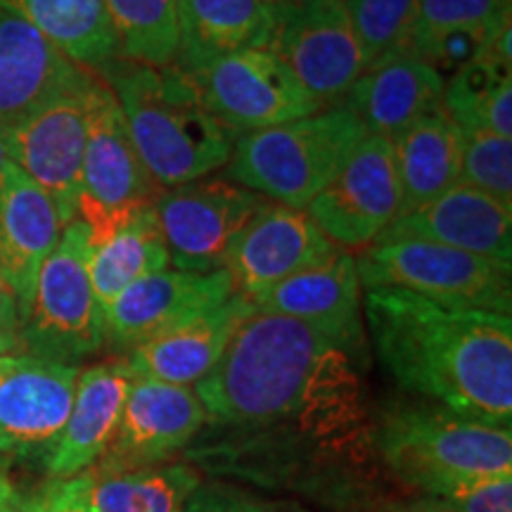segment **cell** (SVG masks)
<instances>
[{
  "label": "cell",
  "mask_w": 512,
  "mask_h": 512,
  "mask_svg": "<svg viewBox=\"0 0 512 512\" xmlns=\"http://www.w3.org/2000/svg\"><path fill=\"white\" fill-rule=\"evenodd\" d=\"M361 366L309 325L254 311L195 384L207 422L185 463L216 482L370 512L389 498Z\"/></svg>",
  "instance_id": "cell-1"
},
{
  "label": "cell",
  "mask_w": 512,
  "mask_h": 512,
  "mask_svg": "<svg viewBox=\"0 0 512 512\" xmlns=\"http://www.w3.org/2000/svg\"><path fill=\"white\" fill-rule=\"evenodd\" d=\"M363 323L377 361L403 392L510 427V316L373 287L363 290Z\"/></svg>",
  "instance_id": "cell-2"
},
{
  "label": "cell",
  "mask_w": 512,
  "mask_h": 512,
  "mask_svg": "<svg viewBox=\"0 0 512 512\" xmlns=\"http://www.w3.org/2000/svg\"><path fill=\"white\" fill-rule=\"evenodd\" d=\"M107 83L150 181L159 190L207 178L228 164L235 136L207 110L190 74L107 60L93 69Z\"/></svg>",
  "instance_id": "cell-3"
},
{
  "label": "cell",
  "mask_w": 512,
  "mask_h": 512,
  "mask_svg": "<svg viewBox=\"0 0 512 512\" xmlns=\"http://www.w3.org/2000/svg\"><path fill=\"white\" fill-rule=\"evenodd\" d=\"M384 475L418 496L472 477L512 475V427L467 418L437 403H399L375 420Z\"/></svg>",
  "instance_id": "cell-4"
},
{
  "label": "cell",
  "mask_w": 512,
  "mask_h": 512,
  "mask_svg": "<svg viewBox=\"0 0 512 512\" xmlns=\"http://www.w3.org/2000/svg\"><path fill=\"white\" fill-rule=\"evenodd\" d=\"M368 136L354 114L328 107L311 117L238 136L226 171L264 200L306 209Z\"/></svg>",
  "instance_id": "cell-5"
},
{
  "label": "cell",
  "mask_w": 512,
  "mask_h": 512,
  "mask_svg": "<svg viewBox=\"0 0 512 512\" xmlns=\"http://www.w3.org/2000/svg\"><path fill=\"white\" fill-rule=\"evenodd\" d=\"M91 233L79 219L67 223L36 275L22 313V349L48 361L79 366L107 344L105 311L88 273Z\"/></svg>",
  "instance_id": "cell-6"
},
{
  "label": "cell",
  "mask_w": 512,
  "mask_h": 512,
  "mask_svg": "<svg viewBox=\"0 0 512 512\" xmlns=\"http://www.w3.org/2000/svg\"><path fill=\"white\" fill-rule=\"evenodd\" d=\"M363 290L394 287L446 306L482 309L510 316L512 268L434 245L425 240H394L370 245L356 256Z\"/></svg>",
  "instance_id": "cell-7"
},
{
  "label": "cell",
  "mask_w": 512,
  "mask_h": 512,
  "mask_svg": "<svg viewBox=\"0 0 512 512\" xmlns=\"http://www.w3.org/2000/svg\"><path fill=\"white\" fill-rule=\"evenodd\" d=\"M271 10L268 50L320 105H339L370 64L342 0H292Z\"/></svg>",
  "instance_id": "cell-8"
},
{
  "label": "cell",
  "mask_w": 512,
  "mask_h": 512,
  "mask_svg": "<svg viewBox=\"0 0 512 512\" xmlns=\"http://www.w3.org/2000/svg\"><path fill=\"white\" fill-rule=\"evenodd\" d=\"M207 110L235 136L325 110L273 50H242L190 74Z\"/></svg>",
  "instance_id": "cell-9"
},
{
  "label": "cell",
  "mask_w": 512,
  "mask_h": 512,
  "mask_svg": "<svg viewBox=\"0 0 512 512\" xmlns=\"http://www.w3.org/2000/svg\"><path fill=\"white\" fill-rule=\"evenodd\" d=\"M159 188L150 181L136 147L128 138L124 117L107 83L93 72L86 107L81 200L76 219L91 235L102 233L128 211L152 204Z\"/></svg>",
  "instance_id": "cell-10"
},
{
  "label": "cell",
  "mask_w": 512,
  "mask_h": 512,
  "mask_svg": "<svg viewBox=\"0 0 512 512\" xmlns=\"http://www.w3.org/2000/svg\"><path fill=\"white\" fill-rule=\"evenodd\" d=\"M266 200L226 178L159 190L152 200L169 261L176 271L211 273L223 268L230 245Z\"/></svg>",
  "instance_id": "cell-11"
},
{
  "label": "cell",
  "mask_w": 512,
  "mask_h": 512,
  "mask_svg": "<svg viewBox=\"0 0 512 512\" xmlns=\"http://www.w3.org/2000/svg\"><path fill=\"white\" fill-rule=\"evenodd\" d=\"M401 211L392 140L368 133L306 214L332 245L351 252L375 245Z\"/></svg>",
  "instance_id": "cell-12"
},
{
  "label": "cell",
  "mask_w": 512,
  "mask_h": 512,
  "mask_svg": "<svg viewBox=\"0 0 512 512\" xmlns=\"http://www.w3.org/2000/svg\"><path fill=\"white\" fill-rule=\"evenodd\" d=\"M86 86L50 102L3 131L8 162L24 171L53 200L64 226L76 219L81 200L83 147H86Z\"/></svg>",
  "instance_id": "cell-13"
},
{
  "label": "cell",
  "mask_w": 512,
  "mask_h": 512,
  "mask_svg": "<svg viewBox=\"0 0 512 512\" xmlns=\"http://www.w3.org/2000/svg\"><path fill=\"white\" fill-rule=\"evenodd\" d=\"M79 370L24 351L0 356V453L50 456L72 411Z\"/></svg>",
  "instance_id": "cell-14"
},
{
  "label": "cell",
  "mask_w": 512,
  "mask_h": 512,
  "mask_svg": "<svg viewBox=\"0 0 512 512\" xmlns=\"http://www.w3.org/2000/svg\"><path fill=\"white\" fill-rule=\"evenodd\" d=\"M207 422L195 387L133 377L110 448L95 465L147 467L185 453Z\"/></svg>",
  "instance_id": "cell-15"
},
{
  "label": "cell",
  "mask_w": 512,
  "mask_h": 512,
  "mask_svg": "<svg viewBox=\"0 0 512 512\" xmlns=\"http://www.w3.org/2000/svg\"><path fill=\"white\" fill-rule=\"evenodd\" d=\"M259 313L285 316L318 330L351 354H366L368 335L363 323V287L356 256L339 249L320 264L292 275L249 299Z\"/></svg>",
  "instance_id": "cell-16"
},
{
  "label": "cell",
  "mask_w": 512,
  "mask_h": 512,
  "mask_svg": "<svg viewBox=\"0 0 512 512\" xmlns=\"http://www.w3.org/2000/svg\"><path fill=\"white\" fill-rule=\"evenodd\" d=\"M339 247L325 238L306 209L266 202L230 245L223 268L247 299L320 264Z\"/></svg>",
  "instance_id": "cell-17"
},
{
  "label": "cell",
  "mask_w": 512,
  "mask_h": 512,
  "mask_svg": "<svg viewBox=\"0 0 512 512\" xmlns=\"http://www.w3.org/2000/svg\"><path fill=\"white\" fill-rule=\"evenodd\" d=\"M425 240L512 268V207L456 183L432 202L399 214L375 240Z\"/></svg>",
  "instance_id": "cell-18"
},
{
  "label": "cell",
  "mask_w": 512,
  "mask_h": 512,
  "mask_svg": "<svg viewBox=\"0 0 512 512\" xmlns=\"http://www.w3.org/2000/svg\"><path fill=\"white\" fill-rule=\"evenodd\" d=\"M238 292L226 268L188 273L176 268L150 273L119 294L105 311L107 342L117 351H131L195 311L219 304Z\"/></svg>",
  "instance_id": "cell-19"
},
{
  "label": "cell",
  "mask_w": 512,
  "mask_h": 512,
  "mask_svg": "<svg viewBox=\"0 0 512 512\" xmlns=\"http://www.w3.org/2000/svg\"><path fill=\"white\" fill-rule=\"evenodd\" d=\"M254 311V304L238 290L128 351V368L143 380L195 387L221 361L230 339Z\"/></svg>",
  "instance_id": "cell-20"
},
{
  "label": "cell",
  "mask_w": 512,
  "mask_h": 512,
  "mask_svg": "<svg viewBox=\"0 0 512 512\" xmlns=\"http://www.w3.org/2000/svg\"><path fill=\"white\" fill-rule=\"evenodd\" d=\"M91 72L67 60L24 19L0 10V131L79 91Z\"/></svg>",
  "instance_id": "cell-21"
},
{
  "label": "cell",
  "mask_w": 512,
  "mask_h": 512,
  "mask_svg": "<svg viewBox=\"0 0 512 512\" xmlns=\"http://www.w3.org/2000/svg\"><path fill=\"white\" fill-rule=\"evenodd\" d=\"M444 88V76L408 43L370 62L337 107L354 114L368 133L392 138L437 110Z\"/></svg>",
  "instance_id": "cell-22"
},
{
  "label": "cell",
  "mask_w": 512,
  "mask_h": 512,
  "mask_svg": "<svg viewBox=\"0 0 512 512\" xmlns=\"http://www.w3.org/2000/svg\"><path fill=\"white\" fill-rule=\"evenodd\" d=\"M62 230L53 200L15 164H5L0 176V280L15 294L19 320Z\"/></svg>",
  "instance_id": "cell-23"
},
{
  "label": "cell",
  "mask_w": 512,
  "mask_h": 512,
  "mask_svg": "<svg viewBox=\"0 0 512 512\" xmlns=\"http://www.w3.org/2000/svg\"><path fill=\"white\" fill-rule=\"evenodd\" d=\"M133 377L136 375L126 358H112L79 370L72 411L46 458L50 479L83 475L105 456L117 434Z\"/></svg>",
  "instance_id": "cell-24"
},
{
  "label": "cell",
  "mask_w": 512,
  "mask_h": 512,
  "mask_svg": "<svg viewBox=\"0 0 512 512\" xmlns=\"http://www.w3.org/2000/svg\"><path fill=\"white\" fill-rule=\"evenodd\" d=\"M178 24L176 67L195 74L226 55L268 48L273 10L266 0H181Z\"/></svg>",
  "instance_id": "cell-25"
},
{
  "label": "cell",
  "mask_w": 512,
  "mask_h": 512,
  "mask_svg": "<svg viewBox=\"0 0 512 512\" xmlns=\"http://www.w3.org/2000/svg\"><path fill=\"white\" fill-rule=\"evenodd\" d=\"M441 107L460 131L512 138V24L470 64L446 79Z\"/></svg>",
  "instance_id": "cell-26"
},
{
  "label": "cell",
  "mask_w": 512,
  "mask_h": 512,
  "mask_svg": "<svg viewBox=\"0 0 512 512\" xmlns=\"http://www.w3.org/2000/svg\"><path fill=\"white\" fill-rule=\"evenodd\" d=\"M389 140L401 188L399 214L432 202L460 181L463 131L441 105Z\"/></svg>",
  "instance_id": "cell-27"
},
{
  "label": "cell",
  "mask_w": 512,
  "mask_h": 512,
  "mask_svg": "<svg viewBox=\"0 0 512 512\" xmlns=\"http://www.w3.org/2000/svg\"><path fill=\"white\" fill-rule=\"evenodd\" d=\"M169 266V249L152 204L128 211L110 228L91 235L88 273L102 311H107L128 285Z\"/></svg>",
  "instance_id": "cell-28"
},
{
  "label": "cell",
  "mask_w": 512,
  "mask_h": 512,
  "mask_svg": "<svg viewBox=\"0 0 512 512\" xmlns=\"http://www.w3.org/2000/svg\"><path fill=\"white\" fill-rule=\"evenodd\" d=\"M83 475L95 512H185L190 496L204 482L185 460L128 470L93 465Z\"/></svg>",
  "instance_id": "cell-29"
},
{
  "label": "cell",
  "mask_w": 512,
  "mask_h": 512,
  "mask_svg": "<svg viewBox=\"0 0 512 512\" xmlns=\"http://www.w3.org/2000/svg\"><path fill=\"white\" fill-rule=\"evenodd\" d=\"M0 10L31 24L81 69L119 57L105 0H0Z\"/></svg>",
  "instance_id": "cell-30"
},
{
  "label": "cell",
  "mask_w": 512,
  "mask_h": 512,
  "mask_svg": "<svg viewBox=\"0 0 512 512\" xmlns=\"http://www.w3.org/2000/svg\"><path fill=\"white\" fill-rule=\"evenodd\" d=\"M181 0H105L121 60L164 69L176 64Z\"/></svg>",
  "instance_id": "cell-31"
},
{
  "label": "cell",
  "mask_w": 512,
  "mask_h": 512,
  "mask_svg": "<svg viewBox=\"0 0 512 512\" xmlns=\"http://www.w3.org/2000/svg\"><path fill=\"white\" fill-rule=\"evenodd\" d=\"M512 24V0H418L411 41L453 34L494 36Z\"/></svg>",
  "instance_id": "cell-32"
},
{
  "label": "cell",
  "mask_w": 512,
  "mask_h": 512,
  "mask_svg": "<svg viewBox=\"0 0 512 512\" xmlns=\"http://www.w3.org/2000/svg\"><path fill=\"white\" fill-rule=\"evenodd\" d=\"M368 62L411 43L418 0H342Z\"/></svg>",
  "instance_id": "cell-33"
},
{
  "label": "cell",
  "mask_w": 512,
  "mask_h": 512,
  "mask_svg": "<svg viewBox=\"0 0 512 512\" xmlns=\"http://www.w3.org/2000/svg\"><path fill=\"white\" fill-rule=\"evenodd\" d=\"M512 207V138L463 131L460 181Z\"/></svg>",
  "instance_id": "cell-34"
},
{
  "label": "cell",
  "mask_w": 512,
  "mask_h": 512,
  "mask_svg": "<svg viewBox=\"0 0 512 512\" xmlns=\"http://www.w3.org/2000/svg\"><path fill=\"white\" fill-rule=\"evenodd\" d=\"M422 498L448 512H512V475L463 479Z\"/></svg>",
  "instance_id": "cell-35"
},
{
  "label": "cell",
  "mask_w": 512,
  "mask_h": 512,
  "mask_svg": "<svg viewBox=\"0 0 512 512\" xmlns=\"http://www.w3.org/2000/svg\"><path fill=\"white\" fill-rule=\"evenodd\" d=\"M185 512H311L304 505L292 501H273L256 496L245 486L228 482H202L190 496Z\"/></svg>",
  "instance_id": "cell-36"
},
{
  "label": "cell",
  "mask_w": 512,
  "mask_h": 512,
  "mask_svg": "<svg viewBox=\"0 0 512 512\" xmlns=\"http://www.w3.org/2000/svg\"><path fill=\"white\" fill-rule=\"evenodd\" d=\"M17 512H95L88 498L86 475L50 479L34 496L19 498Z\"/></svg>",
  "instance_id": "cell-37"
},
{
  "label": "cell",
  "mask_w": 512,
  "mask_h": 512,
  "mask_svg": "<svg viewBox=\"0 0 512 512\" xmlns=\"http://www.w3.org/2000/svg\"><path fill=\"white\" fill-rule=\"evenodd\" d=\"M22 349V320L15 294L0 280V356L19 354Z\"/></svg>",
  "instance_id": "cell-38"
},
{
  "label": "cell",
  "mask_w": 512,
  "mask_h": 512,
  "mask_svg": "<svg viewBox=\"0 0 512 512\" xmlns=\"http://www.w3.org/2000/svg\"><path fill=\"white\" fill-rule=\"evenodd\" d=\"M370 512H448V510L439 508V505L432 503L430 498L418 496V498H411V501H392V498H389V501L380 503Z\"/></svg>",
  "instance_id": "cell-39"
},
{
  "label": "cell",
  "mask_w": 512,
  "mask_h": 512,
  "mask_svg": "<svg viewBox=\"0 0 512 512\" xmlns=\"http://www.w3.org/2000/svg\"><path fill=\"white\" fill-rule=\"evenodd\" d=\"M19 503V496L12 491L8 477L0 472V512H15Z\"/></svg>",
  "instance_id": "cell-40"
},
{
  "label": "cell",
  "mask_w": 512,
  "mask_h": 512,
  "mask_svg": "<svg viewBox=\"0 0 512 512\" xmlns=\"http://www.w3.org/2000/svg\"><path fill=\"white\" fill-rule=\"evenodd\" d=\"M5 164H8V152H5V140H3V131H0V176H3Z\"/></svg>",
  "instance_id": "cell-41"
},
{
  "label": "cell",
  "mask_w": 512,
  "mask_h": 512,
  "mask_svg": "<svg viewBox=\"0 0 512 512\" xmlns=\"http://www.w3.org/2000/svg\"><path fill=\"white\" fill-rule=\"evenodd\" d=\"M268 5H280V3H292V0H266Z\"/></svg>",
  "instance_id": "cell-42"
},
{
  "label": "cell",
  "mask_w": 512,
  "mask_h": 512,
  "mask_svg": "<svg viewBox=\"0 0 512 512\" xmlns=\"http://www.w3.org/2000/svg\"><path fill=\"white\" fill-rule=\"evenodd\" d=\"M15 512H17V510H15Z\"/></svg>",
  "instance_id": "cell-43"
}]
</instances>
